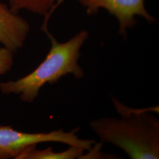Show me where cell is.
Listing matches in <instances>:
<instances>
[{
  "instance_id": "5b68a950",
  "label": "cell",
  "mask_w": 159,
  "mask_h": 159,
  "mask_svg": "<svg viewBox=\"0 0 159 159\" xmlns=\"http://www.w3.org/2000/svg\"><path fill=\"white\" fill-rule=\"evenodd\" d=\"M30 30L28 21L0 1V43L4 47L17 51L24 46Z\"/></svg>"
},
{
  "instance_id": "277c9868",
  "label": "cell",
  "mask_w": 159,
  "mask_h": 159,
  "mask_svg": "<svg viewBox=\"0 0 159 159\" xmlns=\"http://www.w3.org/2000/svg\"><path fill=\"white\" fill-rule=\"evenodd\" d=\"M88 14H95L100 10H105L117 19L118 33L125 39L127 30L137 23L136 17H142L149 23L156 21L155 18L146 8L144 0H77Z\"/></svg>"
},
{
  "instance_id": "7a4b0ae2",
  "label": "cell",
  "mask_w": 159,
  "mask_h": 159,
  "mask_svg": "<svg viewBox=\"0 0 159 159\" xmlns=\"http://www.w3.org/2000/svg\"><path fill=\"white\" fill-rule=\"evenodd\" d=\"M44 32L51 43L50 50L44 60L31 73L22 78L1 83L0 90L2 93L19 95L24 102H32L47 83L54 84L67 74L73 75L77 79L84 77L83 69L78 61L81 47L89 38V32L82 30L64 43L57 41L48 29Z\"/></svg>"
},
{
  "instance_id": "6da1fadb",
  "label": "cell",
  "mask_w": 159,
  "mask_h": 159,
  "mask_svg": "<svg viewBox=\"0 0 159 159\" xmlns=\"http://www.w3.org/2000/svg\"><path fill=\"white\" fill-rule=\"evenodd\" d=\"M121 118L103 117L89 125L102 142L120 148L132 159H159V120L148 109H133L112 97Z\"/></svg>"
},
{
  "instance_id": "8992f818",
  "label": "cell",
  "mask_w": 159,
  "mask_h": 159,
  "mask_svg": "<svg viewBox=\"0 0 159 159\" xmlns=\"http://www.w3.org/2000/svg\"><path fill=\"white\" fill-rule=\"evenodd\" d=\"M12 11L18 14L21 10H26L37 15L44 16L48 21L53 10L63 0H8Z\"/></svg>"
},
{
  "instance_id": "3957f363",
  "label": "cell",
  "mask_w": 159,
  "mask_h": 159,
  "mask_svg": "<svg viewBox=\"0 0 159 159\" xmlns=\"http://www.w3.org/2000/svg\"><path fill=\"white\" fill-rule=\"evenodd\" d=\"M79 129L65 132L61 129L48 133H30L14 130L10 126H0V159H17L29 148L43 143H61L90 151L95 140L79 139L76 134Z\"/></svg>"
},
{
  "instance_id": "52a82bcc",
  "label": "cell",
  "mask_w": 159,
  "mask_h": 159,
  "mask_svg": "<svg viewBox=\"0 0 159 159\" xmlns=\"http://www.w3.org/2000/svg\"><path fill=\"white\" fill-rule=\"evenodd\" d=\"M84 149L71 146L61 152H55L51 148L37 150L36 146L29 148L18 157L17 159H74L83 156Z\"/></svg>"
},
{
  "instance_id": "ba28073f",
  "label": "cell",
  "mask_w": 159,
  "mask_h": 159,
  "mask_svg": "<svg viewBox=\"0 0 159 159\" xmlns=\"http://www.w3.org/2000/svg\"><path fill=\"white\" fill-rule=\"evenodd\" d=\"M14 52L6 47L0 48V75L11 70L14 64Z\"/></svg>"
}]
</instances>
